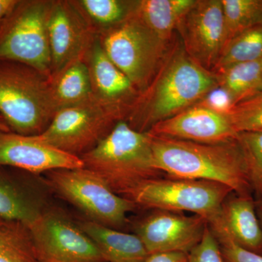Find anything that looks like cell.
I'll return each instance as SVG.
<instances>
[{
	"label": "cell",
	"instance_id": "obj_1",
	"mask_svg": "<svg viewBox=\"0 0 262 262\" xmlns=\"http://www.w3.org/2000/svg\"><path fill=\"white\" fill-rule=\"evenodd\" d=\"M214 73L188 56L174 41L151 83L133 104L125 121L134 130L148 132L156 124L201 102L218 88Z\"/></svg>",
	"mask_w": 262,
	"mask_h": 262
},
{
	"label": "cell",
	"instance_id": "obj_2",
	"mask_svg": "<svg viewBox=\"0 0 262 262\" xmlns=\"http://www.w3.org/2000/svg\"><path fill=\"white\" fill-rule=\"evenodd\" d=\"M151 136L155 166L164 175L218 182L239 195H252L237 140L212 144Z\"/></svg>",
	"mask_w": 262,
	"mask_h": 262
},
{
	"label": "cell",
	"instance_id": "obj_3",
	"mask_svg": "<svg viewBox=\"0 0 262 262\" xmlns=\"http://www.w3.org/2000/svg\"><path fill=\"white\" fill-rule=\"evenodd\" d=\"M80 159L84 168L122 196L141 183L164 175L155 166L151 134L134 130L125 120Z\"/></svg>",
	"mask_w": 262,
	"mask_h": 262
},
{
	"label": "cell",
	"instance_id": "obj_4",
	"mask_svg": "<svg viewBox=\"0 0 262 262\" xmlns=\"http://www.w3.org/2000/svg\"><path fill=\"white\" fill-rule=\"evenodd\" d=\"M56 113L49 77L23 63L0 61V115L10 130L40 135Z\"/></svg>",
	"mask_w": 262,
	"mask_h": 262
},
{
	"label": "cell",
	"instance_id": "obj_5",
	"mask_svg": "<svg viewBox=\"0 0 262 262\" xmlns=\"http://www.w3.org/2000/svg\"><path fill=\"white\" fill-rule=\"evenodd\" d=\"M232 189L207 180L158 177L141 183L123 196L137 208L191 212L207 221L213 234L225 230L222 204Z\"/></svg>",
	"mask_w": 262,
	"mask_h": 262
},
{
	"label": "cell",
	"instance_id": "obj_6",
	"mask_svg": "<svg viewBox=\"0 0 262 262\" xmlns=\"http://www.w3.org/2000/svg\"><path fill=\"white\" fill-rule=\"evenodd\" d=\"M44 174L43 182L50 190L77 208L88 220L99 225L122 230L126 226L127 214L137 208L84 167L57 169Z\"/></svg>",
	"mask_w": 262,
	"mask_h": 262
},
{
	"label": "cell",
	"instance_id": "obj_7",
	"mask_svg": "<svg viewBox=\"0 0 262 262\" xmlns=\"http://www.w3.org/2000/svg\"><path fill=\"white\" fill-rule=\"evenodd\" d=\"M98 37L108 58L139 94L151 83L174 41L168 42L160 39L135 12Z\"/></svg>",
	"mask_w": 262,
	"mask_h": 262
},
{
	"label": "cell",
	"instance_id": "obj_8",
	"mask_svg": "<svg viewBox=\"0 0 262 262\" xmlns=\"http://www.w3.org/2000/svg\"><path fill=\"white\" fill-rule=\"evenodd\" d=\"M54 0H19L0 21V61L18 62L51 77L48 20Z\"/></svg>",
	"mask_w": 262,
	"mask_h": 262
},
{
	"label": "cell",
	"instance_id": "obj_9",
	"mask_svg": "<svg viewBox=\"0 0 262 262\" xmlns=\"http://www.w3.org/2000/svg\"><path fill=\"white\" fill-rule=\"evenodd\" d=\"M126 115L121 110L90 98L58 110L39 139L57 149L80 157L94 149Z\"/></svg>",
	"mask_w": 262,
	"mask_h": 262
},
{
	"label": "cell",
	"instance_id": "obj_10",
	"mask_svg": "<svg viewBox=\"0 0 262 262\" xmlns=\"http://www.w3.org/2000/svg\"><path fill=\"white\" fill-rule=\"evenodd\" d=\"M41 262H106L77 221L48 207L29 225Z\"/></svg>",
	"mask_w": 262,
	"mask_h": 262
},
{
	"label": "cell",
	"instance_id": "obj_11",
	"mask_svg": "<svg viewBox=\"0 0 262 262\" xmlns=\"http://www.w3.org/2000/svg\"><path fill=\"white\" fill-rule=\"evenodd\" d=\"M177 31L188 56L213 72L226 44L222 0H195Z\"/></svg>",
	"mask_w": 262,
	"mask_h": 262
},
{
	"label": "cell",
	"instance_id": "obj_12",
	"mask_svg": "<svg viewBox=\"0 0 262 262\" xmlns=\"http://www.w3.org/2000/svg\"><path fill=\"white\" fill-rule=\"evenodd\" d=\"M208 224L204 218L189 216L180 212L152 210L134 225L149 254L157 253H189L201 242Z\"/></svg>",
	"mask_w": 262,
	"mask_h": 262
},
{
	"label": "cell",
	"instance_id": "obj_13",
	"mask_svg": "<svg viewBox=\"0 0 262 262\" xmlns=\"http://www.w3.org/2000/svg\"><path fill=\"white\" fill-rule=\"evenodd\" d=\"M51 76L75 60L84 58L98 34L72 0H54L48 20Z\"/></svg>",
	"mask_w": 262,
	"mask_h": 262
},
{
	"label": "cell",
	"instance_id": "obj_14",
	"mask_svg": "<svg viewBox=\"0 0 262 262\" xmlns=\"http://www.w3.org/2000/svg\"><path fill=\"white\" fill-rule=\"evenodd\" d=\"M0 165L39 176L57 169L83 168L84 163L37 136L0 130Z\"/></svg>",
	"mask_w": 262,
	"mask_h": 262
},
{
	"label": "cell",
	"instance_id": "obj_15",
	"mask_svg": "<svg viewBox=\"0 0 262 262\" xmlns=\"http://www.w3.org/2000/svg\"><path fill=\"white\" fill-rule=\"evenodd\" d=\"M150 134L203 144H224L237 140L225 113L200 102L151 127Z\"/></svg>",
	"mask_w": 262,
	"mask_h": 262
},
{
	"label": "cell",
	"instance_id": "obj_16",
	"mask_svg": "<svg viewBox=\"0 0 262 262\" xmlns=\"http://www.w3.org/2000/svg\"><path fill=\"white\" fill-rule=\"evenodd\" d=\"M36 177L0 165V216L29 225L49 207Z\"/></svg>",
	"mask_w": 262,
	"mask_h": 262
},
{
	"label": "cell",
	"instance_id": "obj_17",
	"mask_svg": "<svg viewBox=\"0 0 262 262\" xmlns=\"http://www.w3.org/2000/svg\"><path fill=\"white\" fill-rule=\"evenodd\" d=\"M84 61L89 68L93 96L101 102L121 110L127 117L140 94L108 58L98 36L86 53Z\"/></svg>",
	"mask_w": 262,
	"mask_h": 262
},
{
	"label": "cell",
	"instance_id": "obj_18",
	"mask_svg": "<svg viewBox=\"0 0 262 262\" xmlns=\"http://www.w3.org/2000/svg\"><path fill=\"white\" fill-rule=\"evenodd\" d=\"M226 233L234 244L262 256V227L252 195L232 192L222 204Z\"/></svg>",
	"mask_w": 262,
	"mask_h": 262
},
{
	"label": "cell",
	"instance_id": "obj_19",
	"mask_svg": "<svg viewBox=\"0 0 262 262\" xmlns=\"http://www.w3.org/2000/svg\"><path fill=\"white\" fill-rule=\"evenodd\" d=\"M106 262H146L149 253L139 236L88 220L77 221Z\"/></svg>",
	"mask_w": 262,
	"mask_h": 262
},
{
	"label": "cell",
	"instance_id": "obj_20",
	"mask_svg": "<svg viewBox=\"0 0 262 262\" xmlns=\"http://www.w3.org/2000/svg\"><path fill=\"white\" fill-rule=\"evenodd\" d=\"M52 97L57 112L93 96L89 68L84 58L75 60L49 77Z\"/></svg>",
	"mask_w": 262,
	"mask_h": 262
},
{
	"label": "cell",
	"instance_id": "obj_21",
	"mask_svg": "<svg viewBox=\"0 0 262 262\" xmlns=\"http://www.w3.org/2000/svg\"><path fill=\"white\" fill-rule=\"evenodd\" d=\"M195 0H140L135 14L160 39L171 42L179 23Z\"/></svg>",
	"mask_w": 262,
	"mask_h": 262
},
{
	"label": "cell",
	"instance_id": "obj_22",
	"mask_svg": "<svg viewBox=\"0 0 262 262\" xmlns=\"http://www.w3.org/2000/svg\"><path fill=\"white\" fill-rule=\"evenodd\" d=\"M214 75L231 106L262 91V59L230 66Z\"/></svg>",
	"mask_w": 262,
	"mask_h": 262
},
{
	"label": "cell",
	"instance_id": "obj_23",
	"mask_svg": "<svg viewBox=\"0 0 262 262\" xmlns=\"http://www.w3.org/2000/svg\"><path fill=\"white\" fill-rule=\"evenodd\" d=\"M90 27L99 35L125 21L135 12L137 1L72 0Z\"/></svg>",
	"mask_w": 262,
	"mask_h": 262
},
{
	"label": "cell",
	"instance_id": "obj_24",
	"mask_svg": "<svg viewBox=\"0 0 262 262\" xmlns=\"http://www.w3.org/2000/svg\"><path fill=\"white\" fill-rule=\"evenodd\" d=\"M0 262H41L28 225L0 216Z\"/></svg>",
	"mask_w": 262,
	"mask_h": 262
},
{
	"label": "cell",
	"instance_id": "obj_25",
	"mask_svg": "<svg viewBox=\"0 0 262 262\" xmlns=\"http://www.w3.org/2000/svg\"><path fill=\"white\" fill-rule=\"evenodd\" d=\"M262 59V24L239 33L226 43L213 73L237 63Z\"/></svg>",
	"mask_w": 262,
	"mask_h": 262
},
{
	"label": "cell",
	"instance_id": "obj_26",
	"mask_svg": "<svg viewBox=\"0 0 262 262\" xmlns=\"http://www.w3.org/2000/svg\"><path fill=\"white\" fill-rule=\"evenodd\" d=\"M222 3L226 43L239 33L262 24V0H222Z\"/></svg>",
	"mask_w": 262,
	"mask_h": 262
},
{
	"label": "cell",
	"instance_id": "obj_27",
	"mask_svg": "<svg viewBox=\"0 0 262 262\" xmlns=\"http://www.w3.org/2000/svg\"><path fill=\"white\" fill-rule=\"evenodd\" d=\"M237 140L244 155L251 190L257 198L262 195V133H239Z\"/></svg>",
	"mask_w": 262,
	"mask_h": 262
},
{
	"label": "cell",
	"instance_id": "obj_28",
	"mask_svg": "<svg viewBox=\"0 0 262 262\" xmlns=\"http://www.w3.org/2000/svg\"><path fill=\"white\" fill-rule=\"evenodd\" d=\"M225 114L237 134L262 133V91L231 106Z\"/></svg>",
	"mask_w": 262,
	"mask_h": 262
},
{
	"label": "cell",
	"instance_id": "obj_29",
	"mask_svg": "<svg viewBox=\"0 0 262 262\" xmlns=\"http://www.w3.org/2000/svg\"><path fill=\"white\" fill-rule=\"evenodd\" d=\"M188 262H225L220 243L208 226L201 242L188 253Z\"/></svg>",
	"mask_w": 262,
	"mask_h": 262
},
{
	"label": "cell",
	"instance_id": "obj_30",
	"mask_svg": "<svg viewBox=\"0 0 262 262\" xmlns=\"http://www.w3.org/2000/svg\"><path fill=\"white\" fill-rule=\"evenodd\" d=\"M220 243L225 262H262L261 255L243 249L234 244L227 234L215 236Z\"/></svg>",
	"mask_w": 262,
	"mask_h": 262
},
{
	"label": "cell",
	"instance_id": "obj_31",
	"mask_svg": "<svg viewBox=\"0 0 262 262\" xmlns=\"http://www.w3.org/2000/svg\"><path fill=\"white\" fill-rule=\"evenodd\" d=\"M146 262H188L187 253H157L149 254Z\"/></svg>",
	"mask_w": 262,
	"mask_h": 262
},
{
	"label": "cell",
	"instance_id": "obj_32",
	"mask_svg": "<svg viewBox=\"0 0 262 262\" xmlns=\"http://www.w3.org/2000/svg\"><path fill=\"white\" fill-rule=\"evenodd\" d=\"M19 0H0V21L14 10Z\"/></svg>",
	"mask_w": 262,
	"mask_h": 262
},
{
	"label": "cell",
	"instance_id": "obj_33",
	"mask_svg": "<svg viewBox=\"0 0 262 262\" xmlns=\"http://www.w3.org/2000/svg\"><path fill=\"white\" fill-rule=\"evenodd\" d=\"M0 130L10 131V129L4 118L0 115Z\"/></svg>",
	"mask_w": 262,
	"mask_h": 262
},
{
	"label": "cell",
	"instance_id": "obj_34",
	"mask_svg": "<svg viewBox=\"0 0 262 262\" xmlns=\"http://www.w3.org/2000/svg\"><path fill=\"white\" fill-rule=\"evenodd\" d=\"M255 203H256V209L262 211V195L255 199Z\"/></svg>",
	"mask_w": 262,
	"mask_h": 262
},
{
	"label": "cell",
	"instance_id": "obj_35",
	"mask_svg": "<svg viewBox=\"0 0 262 262\" xmlns=\"http://www.w3.org/2000/svg\"><path fill=\"white\" fill-rule=\"evenodd\" d=\"M256 211H257L258 220H259L260 224H261L262 227V211L256 209Z\"/></svg>",
	"mask_w": 262,
	"mask_h": 262
}]
</instances>
